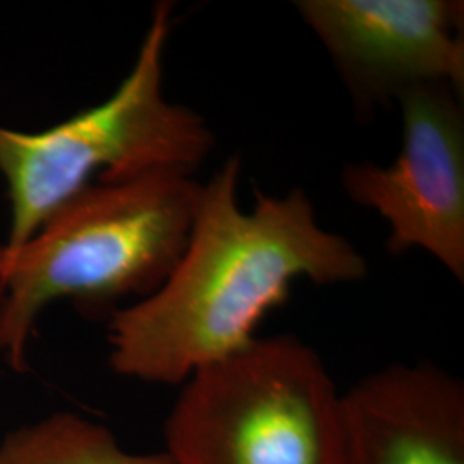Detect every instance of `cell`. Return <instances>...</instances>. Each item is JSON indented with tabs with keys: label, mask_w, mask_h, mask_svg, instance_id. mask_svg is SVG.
<instances>
[{
	"label": "cell",
	"mask_w": 464,
	"mask_h": 464,
	"mask_svg": "<svg viewBox=\"0 0 464 464\" xmlns=\"http://www.w3.org/2000/svg\"><path fill=\"white\" fill-rule=\"evenodd\" d=\"M241 162L231 157L201 184L183 255L164 284L109 320L112 370L128 379L179 385L201 366L248 346L296 279L362 281L363 255L325 231L303 189L237 198Z\"/></svg>",
	"instance_id": "obj_1"
},
{
	"label": "cell",
	"mask_w": 464,
	"mask_h": 464,
	"mask_svg": "<svg viewBox=\"0 0 464 464\" xmlns=\"http://www.w3.org/2000/svg\"><path fill=\"white\" fill-rule=\"evenodd\" d=\"M199 189L181 172L93 184L21 246L0 245V356L26 370L34 324L50 303L102 310L157 291L188 245Z\"/></svg>",
	"instance_id": "obj_2"
},
{
	"label": "cell",
	"mask_w": 464,
	"mask_h": 464,
	"mask_svg": "<svg viewBox=\"0 0 464 464\" xmlns=\"http://www.w3.org/2000/svg\"><path fill=\"white\" fill-rule=\"evenodd\" d=\"M172 9L170 2L153 7L133 67L109 99L42 131L0 126V174L11 207L4 248L26 243L93 184L155 172L193 176L212 151L214 134L203 117L164 95Z\"/></svg>",
	"instance_id": "obj_3"
},
{
	"label": "cell",
	"mask_w": 464,
	"mask_h": 464,
	"mask_svg": "<svg viewBox=\"0 0 464 464\" xmlns=\"http://www.w3.org/2000/svg\"><path fill=\"white\" fill-rule=\"evenodd\" d=\"M164 452L172 464H341V392L315 349L255 337L184 382Z\"/></svg>",
	"instance_id": "obj_4"
},
{
	"label": "cell",
	"mask_w": 464,
	"mask_h": 464,
	"mask_svg": "<svg viewBox=\"0 0 464 464\" xmlns=\"http://www.w3.org/2000/svg\"><path fill=\"white\" fill-rule=\"evenodd\" d=\"M458 92L429 83L401 92L402 147L389 167L348 164L343 188L389 224L392 255L425 249L464 281V112ZM463 97V95H459Z\"/></svg>",
	"instance_id": "obj_5"
},
{
	"label": "cell",
	"mask_w": 464,
	"mask_h": 464,
	"mask_svg": "<svg viewBox=\"0 0 464 464\" xmlns=\"http://www.w3.org/2000/svg\"><path fill=\"white\" fill-rule=\"evenodd\" d=\"M306 26L362 112L418 84L463 95L464 4L456 0H299Z\"/></svg>",
	"instance_id": "obj_6"
},
{
	"label": "cell",
	"mask_w": 464,
	"mask_h": 464,
	"mask_svg": "<svg viewBox=\"0 0 464 464\" xmlns=\"http://www.w3.org/2000/svg\"><path fill=\"white\" fill-rule=\"evenodd\" d=\"M341 464H464V385L430 363L385 366L341 394Z\"/></svg>",
	"instance_id": "obj_7"
},
{
	"label": "cell",
	"mask_w": 464,
	"mask_h": 464,
	"mask_svg": "<svg viewBox=\"0 0 464 464\" xmlns=\"http://www.w3.org/2000/svg\"><path fill=\"white\" fill-rule=\"evenodd\" d=\"M0 464H172L166 452L136 454L107 427L72 413H57L9 433Z\"/></svg>",
	"instance_id": "obj_8"
}]
</instances>
